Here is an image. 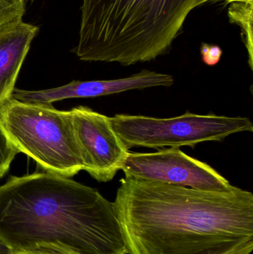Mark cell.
Here are the masks:
<instances>
[{
  "instance_id": "obj_1",
  "label": "cell",
  "mask_w": 253,
  "mask_h": 254,
  "mask_svg": "<svg viewBox=\"0 0 253 254\" xmlns=\"http://www.w3.org/2000/svg\"><path fill=\"white\" fill-rule=\"evenodd\" d=\"M129 254H251L253 194L126 176L114 202Z\"/></svg>"
},
{
  "instance_id": "obj_2",
  "label": "cell",
  "mask_w": 253,
  "mask_h": 254,
  "mask_svg": "<svg viewBox=\"0 0 253 254\" xmlns=\"http://www.w3.org/2000/svg\"><path fill=\"white\" fill-rule=\"evenodd\" d=\"M0 240L13 252L52 245L77 254H128L114 203L47 172L0 185Z\"/></svg>"
},
{
  "instance_id": "obj_3",
  "label": "cell",
  "mask_w": 253,
  "mask_h": 254,
  "mask_svg": "<svg viewBox=\"0 0 253 254\" xmlns=\"http://www.w3.org/2000/svg\"><path fill=\"white\" fill-rule=\"evenodd\" d=\"M202 0H83L73 52L89 62L128 66L166 55Z\"/></svg>"
},
{
  "instance_id": "obj_4",
  "label": "cell",
  "mask_w": 253,
  "mask_h": 254,
  "mask_svg": "<svg viewBox=\"0 0 253 254\" xmlns=\"http://www.w3.org/2000/svg\"><path fill=\"white\" fill-rule=\"evenodd\" d=\"M0 125L19 152L44 172L71 178L83 170L69 111L10 98L0 105Z\"/></svg>"
},
{
  "instance_id": "obj_5",
  "label": "cell",
  "mask_w": 253,
  "mask_h": 254,
  "mask_svg": "<svg viewBox=\"0 0 253 254\" xmlns=\"http://www.w3.org/2000/svg\"><path fill=\"white\" fill-rule=\"evenodd\" d=\"M114 132L128 149L147 147H195L205 141H221L236 133L253 131L248 118L215 114H185L172 119L117 114L109 117Z\"/></svg>"
},
{
  "instance_id": "obj_6",
  "label": "cell",
  "mask_w": 253,
  "mask_h": 254,
  "mask_svg": "<svg viewBox=\"0 0 253 254\" xmlns=\"http://www.w3.org/2000/svg\"><path fill=\"white\" fill-rule=\"evenodd\" d=\"M125 176L209 191H228L233 185L211 166L178 147L151 153L129 152L121 167Z\"/></svg>"
},
{
  "instance_id": "obj_7",
  "label": "cell",
  "mask_w": 253,
  "mask_h": 254,
  "mask_svg": "<svg viewBox=\"0 0 253 254\" xmlns=\"http://www.w3.org/2000/svg\"><path fill=\"white\" fill-rule=\"evenodd\" d=\"M69 113L83 170L98 182L112 180L129 151L113 130L109 117L83 106Z\"/></svg>"
},
{
  "instance_id": "obj_8",
  "label": "cell",
  "mask_w": 253,
  "mask_h": 254,
  "mask_svg": "<svg viewBox=\"0 0 253 254\" xmlns=\"http://www.w3.org/2000/svg\"><path fill=\"white\" fill-rule=\"evenodd\" d=\"M175 83L170 74L144 69L124 78L81 81L73 80L59 87L44 90L28 91L15 88L11 98L25 102L48 103L70 98H94L121 93L134 89L170 87Z\"/></svg>"
},
{
  "instance_id": "obj_9",
  "label": "cell",
  "mask_w": 253,
  "mask_h": 254,
  "mask_svg": "<svg viewBox=\"0 0 253 254\" xmlns=\"http://www.w3.org/2000/svg\"><path fill=\"white\" fill-rule=\"evenodd\" d=\"M38 27L16 19L0 25V105L11 98Z\"/></svg>"
},
{
  "instance_id": "obj_10",
  "label": "cell",
  "mask_w": 253,
  "mask_h": 254,
  "mask_svg": "<svg viewBox=\"0 0 253 254\" xmlns=\"http://www.w3.org/2000/svg\"><path fill=\"white\" fill-rule=\"evenodd\" d=\"M228 16L231 23L237 24L242 29L243 40L249 55V65H253V4L232 2L228 9Z\"/></svg>"
},
{
  "instance_id": "obj_11",
  "label": "cell",
  "mask_w": 253,
  "mask_h": 254,
  "mask_svg": "<svg viewBox=\"0 0 253 254\" xmlns=\"http://www.w3.org/2000/svg\"><path fill=\"white\" fill-rule=\"evenodd\" d=\"M25 11V1L22 0H0V25L22 19Z\"/></svg>"
},
{
  "instance_id": "obj_12",
  "label": "cell",
  "mask_w": 253,
  "mask_h": 254,
  "mask_svg": "<svg viewBox=\"0 0 253 254\" xmlns=\"http://www.w3.org/2000/svg\"><path fill=\"white\" fill-rule=\"evenodd\" d=\"M19 151L7 139L0 125V179L8 172L10 164Z\"/></svg>"
},
{
  "instance_id": "obj_13",
  "label": "cell",
  "mask_w": 253,
  "mask_h": 254,
  "mask_svg": "<svg viewBox=\"0 0 253 254\" xmlns=\"http://www.w3.org/2000/svg\"><path fill=\"white\" fill-rule=\"evenodd\" d=\"M201 53L202 60L205 64L208 65H215L221 60L223 52L219 46L202 43Z\"/></svg>"
},
{
  "instance_id": "obj_14",
  "label": "cell",
  "mask_w": 253,
  "mask_h": 254,
  "mask_svg": "<svg viewBox=\"0 0 253 254\" xmlns=\"http://www.w3.org/2000/svg\"><path fill=\"white\" fill-rule=\"evenodd\" d=\"M12 254H77L63 248L52 245H42L23 252H13Z\"/></svg>"
},
{
  "instance_id": "obj_15",
  "label": "cell",
  "mask_w": 253,
  "mask_h": 254,
  "mask_svg": "<svg viewBox=\"0 0 253 254\" xmlns=\"http://www.w3.org/2000/svg\"><path fill=\"white\" fill-rule=\"evenodd\" d=\"M13 251L2 241L0 240V254H12Z\"/></svg>"
},
{
  "instance_id": "obj_16",
  "label": "cell",
  "mask_w": 253,
  "mask_h": 254,
  "mask_svg": "<svg viewBox=\"0 0 253 254\" xmlns=\"http://www.w3.org/2000/svg\"><path fill=\"white\" fill-rule=\"evenodd\" d=\"M227 1V3L246 2L251 3V4H253V0H202V4H203V3L208 2V1Z\"/></svg>"
},
{
  "instance_id": "obj_17",
  "label": "cell",
  "mask_w": 253,
  "mask_h": 254,
  "mask_svg": "<svg viewBox=\"0 0 253 254\" xmlns=\"http://www.w3.org/2000/svg\"><path fill=\"white\" fill-rule=\"evenodd\" d=\"M22 1H29V0H22ZM31 1H33V0H31Z\"/></svg>"
}]
</instances>
